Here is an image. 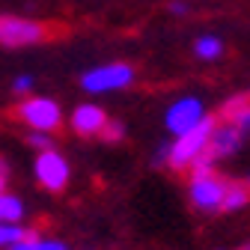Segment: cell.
Returning <instances> with one entry per match:
<instances>
[{
    "label": "cell",
    "mask_w": 250,
    "mask_h": 250,
    "mask_svg": "<svg viewBox=\"0 0 250 250\" xmlns=\"http://www.w3.org/2000/svg\"><path fill=\"white\" fill-rule=\"evenodd\" d=\"M208 113H206V107H203V102L200 99H194V96H185V99H179V102H173L170 107H167V116H164V125L179 137V134H185V131H191V128H197V125L206 119Z\"/></svg>",
    "instance_id": "cell-6"
},
{
    "label": "cell",
    "mask_w": 250,
    "mask_h": 250,
    "mask_svg": "<svg viewBox=\"0 0 250 250\" xmlns=\"http://www.w3.org/2000/svg\"><path fill=\"white\" fill-rule=\"evenodd\" d=\"M235 250H250V241H247V244H241V247H235Z\"/></svg>",
    "instance_id": "cell-20"
},
{
    "label": "cell",
    "mask_w": 250,
    "mask_h": 250,
    "mask_svg": "<svg viewBox=\"0 0 250 250\" xmlns=\"http://www.w3.org/2000/svg\"><path fill=\"white\" fill-rule=\"evenodd\" d=\"M72 131L81 134V137H99L102 128L107 125V113L99 107V104H78L72 110Z\"/></svg>",
    "instance_id": "cell-8"
},
{
    "label": "cell",
    "mask_w": 250,
    "mask_h": 250,
    "mask_svg": "<svg viewBox=\"0 0 250 250\" xmlns=\"http://www.w3.org/2000/svg\"><path fill=\"white\" fill-rule=\"evenodd\" d=\"M54 36V27L45 21H30L18 15H0V45L3 48H24L39 45Z\"/></svg>",
    "instance_id": "cell-2"
},
{
    "label": "cell",
    "mask_w": 250,
    "mask_h": 250,
    "mask_svg": "<svg viewBox=\"0 0 250 250\" xmlns=\"http://www.w3.org/2000/svg\"><path fill=\"white\" fill-rule=\"evenodd\" d=\"M30 86H33V78H30V75H21V78H15V83H12L15 92H30Z\"/></svg>",
    "instance_id": "cell-16"
},
{
    "label": "cell",
    "mask_w": 250,
    "mask_h": 250,
    "mask_svg": "<svg viewBox=\"0 0 250 250\" xmlns=\"http://www.w3.org/2000/svg\"><path fill=\"white\" fill-rule=\"evenodd\" d=\"M235 128H238L241 134H247V131H250V107H247V110L235 119Z\"/></svg>",
    "instance_id": "cell-17"
},
{
    "label": "cell",
    "mask_w": 250,
    "mask_h": 250,
    "mask_svg": "<svg viewBox=\"0 0 250 250\" xmlns=\"http://www.w3.org/2000/svg\"><path fill=\"white\" fill-rule=\"evenodd\" d=\"M6 250H69L62 241H54V238H39V235H30V238H24V241H18V244H12V247H6Z\"/></svg>",
    "instance_id": "cell-11"
},
{
    "label": "cell",
    "mask_w": 250,
    "mask_h": 250,
    "mask_svg": "<svg viewBox=\"0 0 250 250\" xmlns=\"http://www.w3.org/2000/svg\"><path fill=\"white\" fill-rule=\"evenodd\" d=\"M30 235H36L33 229H24L21 224H0V247H12Z\"/></svg>",
    "instance_id": "cell-13"
},
{
    "label": "cell",
    "mask_w": 250,
    "mask_h": 250,
    "mask_svg": "<svg viewBox=\"0 0 250 250\" xmlns=\"http://www.w3.org/2000/svg\"><path fill=\"white\" fill-rule=\"evenodd\" d=\"M194 54L200 60H217V57L224 54V42L217 39V36H200L197 45H194Z\"/></svg>",
    "instance_id": "cell-12"
},
{
    "label": "cell",
    "mask_w": 250,
    "mask_h": 250,
    "mask_svg": "<svg viewBox=\"0 0 250 250\" xmlns=\"http://www.w3.org/2000/svg\"><path fill=\"white\" fill-rule=\"evenodd\" d=\"M214 125H217V116H206L197 128L179 134L176 143L167 146V167H173V170H191L203 158V152L208 146V137L214 131Z\"/></svg>",
    "instance_id": "cell-1"
},
{
    "label": "cell",
    "mask_w": 250,
    "mask_h": 250,
    "mask_svg": "<svg viewBox=\"0 0 250 250\" xmlns=\"http://www.w3.org/2000/svg\"><path fill=\"white\" fill-rule=\"evenodd\" d=\"M247 188H250V176H247Z\"/></svg>",
    "instance_id": "cell-21"
},
{
    "label": "cell",
    "mask_w": 250,
    "mask_h": 250,
    "mask_svg": "<svg viewBox=\"0 0 250 250\" xmlns=\"http://www.w3.org/2000/svg\"><path fill=\"white\" fill-rule=\"evenodd\" d=\"M6 191V161L0 158V194Z\"/></svg>",
    "instance_id": "cell-18"
},
{
    "label": "cell",
    "mask_w": 250,
    "mask_h": 250,
    "mask_svg": "<svg viewBox=\"0 0 250 250\" xmlns=\"http://www.w3.org/2000/svg\"><path fill=\"white\" fill-rule=\"evenodd\" d=\"M24 203L12 194H0V224H21Z\"/></svg>",
    "instance_id": "cell-10"
},
{
    "label": "cell",
    "mask_w": 250,
    "mask_h": 250,
    "mask_svg": "<svg viewBox=\"0 0 250 250\" xmlns=\"http://www.w3.org/2000/svg\"><path fill=\"white\" fill-rule=\"evenodd\" d=\"M15 116L24 125H30V131H42V134L57 131L62 122V113H60L57 102H51V99H27L15 107Z\"/></svg>",
    "instance_id": "cell-3"
},
{
    "label": "cell",
    "mask_w": 250,
    "mask_h": 250,
    "mask_svg": "<svg viewBox=\"0 0 250 250\" xmlns=\"http://www.w3.org/2000/svg\"><path fill=\"white\" fill-rule=\"evenodd\" d=\"M134 81V69L128 62H107V66H99L81 78V86L86 92H113V89H125Z\"/></svg>",
    "instance_id": "cell-4"
},
{
    "label": "cell",
    "mask_w": 250,
    "mask_h": 250,
    "mask_svg": "<svg viewBox=\"0 0 250 250\" xmlns=\"http://www.w3.org/2000/svg\"><path fill=\"white\" fill-rule=\"evenodd\" d=\"M227 179H221L214 170L211 173H200L191 179V188H188V197H191V203L203 211H214L221 208L224 203V194H227Z\"/></svg>",
    "instance_id": "cell-5"
},
{
    "label": "cell",
    "mask_w": 250,
    "mask_h": 250,
    "mask_svg": "<svg viewBox=\"0 0 250 250\" xmlns=\"http://www.w3.org/2000/svg\"><path fill=\"white\" fill-rule=\"evenodd\" d=\"M170 12H173V15H185V12H188V6H185V3H173V6H170Z\"/></svg>",
    "instance_id": "cell-19"
},
{
    "label": "cell",
    "mask_w": 250,
    "mask_h": 250,
    "mask_svg": "<svg viewBox=\"0 0 250 250\" xmlns=\"http://www.w3.org/2000/svg\"><path fill=\"white\" fill-rule=\"evenodd\" d=\"M27 143H30V146H36L39 152H45V149H54V140H51L48 134H42V131H30Z\"/></svg>",
    "instance_id": "cell-15"
},
{
    "label": "cell",
    "mask_w": 250,
    "mask_h": 250,
    "mask_svg": "<svg viewBox=\"0 0 250 250\" xmlns=\"http://www.w3.org/2000/svg\"><path fill=\"white\" fill-rule=\"evenodd\" d=\"M250 203V188L247 182H229L227 185V194H224V203H221V211H238Z\"/></svg>",
    "instance_id": "cell-9"
},
{
    "label": "cell",
    "mask_w": 250,
    "mask_h": 250,
    "mask_svg": "<svg viewBox=\"0 0 250 250\" xmlns=\"http://www.w3.org/2000/svg\"><path fill=\"white\" fill-rule=\"evenodd\" d=\"M33 167H36V182L42 188H48V191H62V188L69 185V176H72L69 161L62 158L60 152H54V149L39 152V158H36Z\"/></svg>",
    "instance_id": "cell-7"
},
{
    "label": "cell",
    "mask_w": 250,
    "mask_h": 250,
    "mask_svg": "<svg viewBox=\"0 0 250 250\" xmlns=\"http://www.w3.org/2000/svg\"><path fill=\"white\" fill-rule=\"evenodd\" d=\"M104 143H119L122 137H125V125L119 122V119H107V125L102 128V134H99Z\"/></svg>",
    "instance_id": "cell-14"
}]
</instances>
